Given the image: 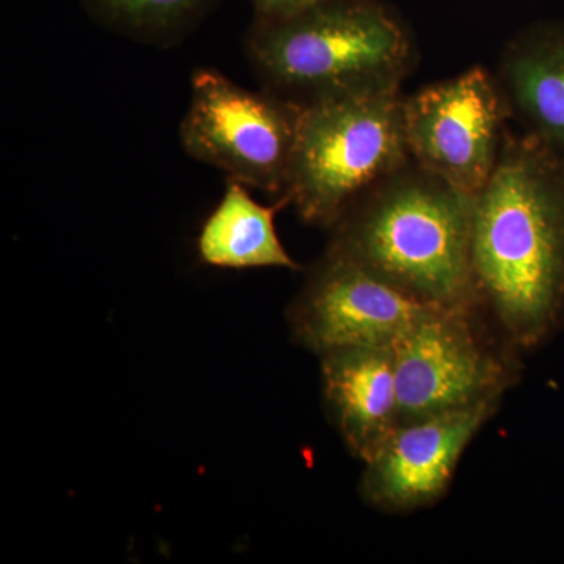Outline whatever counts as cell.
<instances>
[{"instance_id":"obj_1","label":"cell","mask_w":564,"mask_h":564,"mask_svg":"<svg viewBox=\"0 0 564 564\" xmlns=\"http://www.w3.org/2000/svg\"><path fill=\"white\" fill-rule=\"evenodd\" d=\"M478 307L510 347L530 350L564 313V158L530 133H505L491 180L475 196Z\"/></svg>"},{"instance_id":"obj_2","label":"cell","mask_w":564,"mask_h":564,"mask_svg":"<svg viewBox=\"0 0 564 564\" xmlns=\"http://www.w3.org/2000/svg\"><path fill=\"white\" fill-rule=\"evenodd\" d=\"M474 202L411 161L345 210L328 250L429 306L478 307Z\"/></svg>"},{"instance_id":"obj_3","label":"cell","mask_w":564,"mask_h":564,"mask_svg":"<svg viewBox=\"0 0 564 564\" xmlns=\"http://www.w3.org/2000/svg\"><path fill=\"white\" fill-rule=\"evenodd\" d=\"M252 65L273 93L299 104L400 91L414 61L402 24L369 0H326L276 24H256Z\"/></svg>"},{"instance_id":"obj_4","label":"cell","mask_w":564,"mask_h":564,"mask_svg":"<svg viewBox=\"0 0 564 564\" xmlns=\"http://www.w3.org/2000/svg\"><path fill=\"white\" fill-rule=\"evenodd\" d=\"M410 162L400 91L315 99L300 111L288 199L304 221L333 228Z\"/></svg>"},{"instance_id":"obj_5","label":"cell","mask_w":564,"mask_h":564,"mask_svg":"<svg viewBox=\"0 0 564 564\" xmlns=\"http://www.w3.org/2000/svg\"><path fill=\"white\" fill-rule=\"evenodd\" d=\"M302 104L254 93L225 74H193L192 101L181 124L184 150L229 180L288 198Z\"/></svg>"},{"instance_id":"obj_6","label":"cell","mask_w":564,"mask_h":564,"mask_svg":"<svg viewBox=\"0 0 564 564\" xmlns=\"http://www.w3.org/2000/svg\"><path fill=\"white\" fill-rule=\"evenodd\" d=\"M477 313L478 307H433L392 348L399 425L500 402L514 369Z\"/></svg>"},{"instance_id":"obj_7","label":"cell","mask_w":564,"mask_h":564,"mask_svg":"<svg viewBox=\"0 0 564 564\" xmlns=\"http://www.w3.org/2000/svg\"><path fill=\"white\" fill-rule=\"evenodd\" d=\"M508 117L499 80L480 66L430 85L403 98L411 161L475 198L496 170Z\"/></svg>"},{"instance_id":"obj_8","label":"cell","mask_w":564,"mask_h":564,"mask_svg":"<svg viewBox=\"0 0 564 564\" xmlns=\"http://www.w3.org/2000/svg\"><path fill=\"white\" fill-rule=\"evenodd\" d=\"M432 310L359 263L326 250L288 318L296 343L322 356L339 348H393Z\"/></svg>"},{"instance_id":"obj_9","label":"cell","mask_w":564,"mask_h":564,"mask_svg":"<svg viewBox=\"0 0 564 564\" xmlns=\"http://www.w3.org/2000/svg\"><path fill=\"white\" fill-rule=\"evenodd\" d=\"M497 406L480 403L397 425L364 462V499L384 511H410L437 502L467 445Z\"/></svg>"},{"instance_id":"obj_10","label":"cell","mask_w":564,"mask_h":564,"mask_svg":"<svg viewBox=\"0 0 564 564\" xmlns=\"http://www.w3.org/2000/svg\"><path fill=\"white\" fill-rule=\"evenodd\" d=\"M321 358L326 406L351 454L366 462L399 425L393 350L339 348Z\"/></svg>"},{"instance_id":"obj_11","label":"cell","mask_w":564,"mask_h":564,"mask_svg":"<svg viewBox=\"0 0 564 564\" xmlns=\"http://www.w3.org/2000/svg\"><path fill=\"white\" fill-rule=\"evenodd\" d=\"M497 80L524 132L564 158V25H534L516 36Z\"/></svg>"},{"instance_id":"obj_12","label":"cell","mask_w":564,"mask_h":564,"mask_svg":"<svg viewBox=\"0 0 564 564\" xmlns=\"http://www.w3.org/2000/svg\"><path fill=\"white\" fill-rule=\"evenodd\" d=\"M285 204H291L288 198L272 207L262 206L243 184L229 180L220 204L199 234V258L221 269H300L282 247L274 228V214Z\"/></svg>"},{"instance_id":"obj_13","label":"cell","mask_w":564,"mask_h":564,"mask_svg":"<svg viewBox=\"0 0 564 564\" xmlns=\"http://www.w3.org/2000/svg\"><path fill=\"white\" fill-rule=\"evenodd\" d=\"M110 24L131 32H169L202 13L207 0H87Z\"/></svg>"},{"instance_id":"obj_14","label":"cell","mask_w":564,"mask_h":564,"mask_svg":"<svg viewBox=\"0 0 564 564\" xmlns=\"http://www.w3.org/2000/svg\"><path fill=\"white\" fill-rule=\"evenodd\" d=\"M326 0H254L256 24H276L317 9Z\"/></svg>"}]
</instances>
